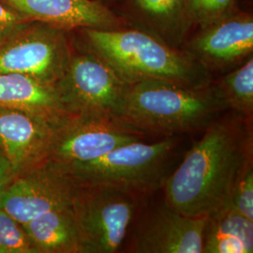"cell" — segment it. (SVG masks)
Masks as SVG:
<instances>
[{
  "label": "cell",
  "instance_id": "obj_1",
  "mask_svg": "<svg viewBox=\"0 0 253 253\" xmlns=\"http://www.w3.org/2000/svg\"><path fill=\"white\" fill-rule=\"evenodd\" d=\"M251 160L253 119L235 113L219 117L163 181L165 203L183 215L208 217L229 202L235 181Z\"/></svg>",
  "mask_w": 253,
  "mask_h": 253
},
{
  "label": "cell",
  "instance_id": "obj_2",
  "mask_svg": "<svg viewBox=\"0 0 253 253\" xmlns=\"http://www.w3.org/2000/svg\"><path fill=\"white\" fill-rule=\"evenodd\" d=\"M72 33L77 45L98 55L126 84L164 81L200 86L214 79L187 51L167 45L133 27L79 28Z\"/></svg>",
  "mask_w": 253,
  "mask_h": 253
},
{
  "label": "cell",
  "instance_id": "obj_3",
  "mask_svg": "<svg viewBox=\"0 0 253 253\" xmlns=\"http://www.w3.org/2000/svg\"><path fill=\"white\" fill-rule=\"evenodd\" d=\"M226 110L214 79L200 86L144 81L127 85L120 118L146 134L167 137L205 130Z\"/></svg>",
  "mask_w": 253,
  "mask_h": 253
},
{
  "label": "cell",
  "instance_id": "obj_4",
  "mask_svg": "<svg viewBox=\"0 0 253 253\" xmlns=\"http://www.w3.org/2000/svg\"><path fill=\"white\" fill-rule=\"evenodd\" d=\"M179 144L177 136L126 144L89 163L61 167L79 185L109 184L146 194L162 187L167 166Z\"/></svg>",
  "mask_w": 253,
  "mask_h": 253
},
{
  "label": "cell",
  "instance_id": "obj_5",
  "mask_svg": "<svg viewBox=\"0 0 253 253\" xmlns=\"http://www.w3.org/2000/svg\"><path fill=\"white\" fill-rule=\"evenodd\" d=\"M144 196L116 185H80L73 209L83 253H117L126 239Z\"/></svg>",
  "mask_w": 253,
  "mask_h": 253
},
{
  "label": "cell",
  "instance_id": "obj_6",
  "mask_svg": "<svg viewBox=\"0 0 253 253\" xmlns=\"http://www.w3.org/2000/svg\"><path fill=\"white\" fill-rule=\"evenodd\" d=\"M127 85L98 55L73 41L68 67L55 87L72 116L120 118Z\"/></svg>",
  "mask_w": 253,
  "mask_h": 253
},
{
  "label": "cell",
  "instance_id": "obj_7",
  "mask_svg": "<svg viewBox=\"0 0 253 253\" xmlns=\"http://www.w3.org/2000/svg\"><path fill=\"white\" fill-rule=\"evenodd\" d=\"M73 48L72 31L30 22L0 45V73H19L55 86Z\"/></svg>",
  "mask_w": 253,
  "mask_h": 253
},
{
  "label": "cell",
  "instance_id": "obj_8",
  "mask_svg": "<svg viewBox=\"0 0 253 253\" xmlns=\"http://www.w3.org/2000/svg\"><path fill=\"white\" fill-rule=\"evenodd\" d=\"M147 134L111 116H71L54 127L49 161L61 167L89 163Z\"/></svg>",
  "mask_w": 253,
  "mask_h": 253
},
{
  "label": "cell",
  "instance_id": "obj_9",
  "mask_svg": "<svg viewBox=\"0 0 253 253\" xmlns=\"http://www.w3.org/2000/svg\"><path fill=\"white\" fill-rule=\"evenodd\" d=\"M79 184L58 164L48 161L17 176L0 197V208L22 225L54 208L73 206Z\"/></svg>",
  "mask_w": 253,
  "mask_h": 253
},
{
  "label": "cell",
  "instance_id": "obj_10",
  "mask_svg": "<svg viewBox=\"0 0 253 253\" xmlns=\"http://www.w3.org/2000/svg\"><path fill=\"white\" fill-rule=\"evenodd\" d=\"M214 77L253 55V13L238 9L226 17L195 27L182 47Z\"/></svg>",
  "mask_w": 253,
  "mask_h": 253
},
{
  "label": "cell",
  "instance_id": "obj_11",
  "mask_svg": "<svg viewBox=\"0 0 253 253\" xmlns=\"http://www.w3.org/2000/svg\"><path fill=\"white\" fill-rule=\"evenodd\" d=\"M208 217L183 215L168 206L150 211L141 221L130 252L137 253H203Z\"/></svg>",
  "mask_w": 253,
  "mask_h": 253
},
{
  "label": "cell",
  "instance_id": "obj_12",
  "mask_svg": "<svg viewBox=\"0 0 253 253\" xmlns=\"http://www.w3.org/2000/svg\"><path fill=\"white\" fill-rule=\"evenodd\" d=\"M54 127L28 113L0 109V149L16 177L49 161Z\"/></svg>",
  "mask_w": 253,
  "mask_h": 253
},
{
  "label": "cell",
  "instance_id": "obj_13",
  "mask_svg": "<svg viewBox=\"0 0 253 253\" xmlns=\"http://www.w3.org/2000/svg\"><path fill=\"white\" fill-rule=\"evenodd\" d=\"M128 27L182 49L194 29L189 0H117L110 6Z\"/></svg>",
  "mask_w": 253,
  "mask_h": 253
},
{
  "label": "cell",
  "instance_id": "obj_14",
  "mask_svg": "<svg viewBox=\"0 0 253 253\" xmlns=\"http://www.w3.org/2000/svg\"><path fill=\"white\" fill-rule=\"evenodd\" d=\"M29 22L44 23L67 31L79 28L118 29L126 24L108 7L94 0H0Z\"/></svg>",
  "mask_w": 253,
  "mask_h": 253
},
{
  "label": "cell",
  "instance_id": "obj_15",
  "mask_svg": "<svg viewBox=\"0 0 253 253\" xmlns=\"http://www.w3.org/2000/svg\"><path fill=\"white\" fill-rule=\"evenodd\" d=\"M0 109L26 112L54 127L72 116L54 85L19 73H0Z\"/></svg>",
  "mask_w": 253,
  "mask_h": 253
},
{
  "label": "cell",
  "instance_id": "obj_16",
  "mask_svg": "<svg viewBox=\"0 0 253 253\" xmlns=\"http://www.w3.org/2000/svg\"><path fill=\"white\" fill-rule=\"evenodd\" d=\"M23 227L38 253H83L73 206L49 210Z\"/></svg>",
  "mask_w": 253,
  "mask_h": 253
},
{
  "label": "cell",
  "instance_id": "obj_17",
  "mask_svg": "<svg viewBox=\"0 0 253 253\" xmlns=\"http://www.w3.org/2000/svg\"><path fill=\"white\" fill-rule=\"evenodd\" d=\"M253 221L229 203L209 215L204 236L203 253H252Z\"/></svg>",
  "mask_w": 253,
  "mask_h": 253
},
{
  "label": "cell",
  "instance_id": "obj_18",
  "mask_svg": "<svg viewBox=\"0 0 253 253\" xmlns=\"http://www.w3.org/2000/svg\"><path fill=\"white\" fill-rule=\"evenodd\" d=\"M227 109L248 119L253 117V55L244 63L214 78Z\"/></svg>",
  "mask_w": 253,
  "mask_h": 253
},
{
  "label": "cell",
  "instance_id": "obj_19",
  "mask_svg": "<svg viewBox=\"0 0 253 253\" xmlns=\"http://www.w3.org/2000/svg\"><path fill=\"white\" fill-rule=\"evenodd\" d=\"M0 253H38L23 225L0 208Z\"/></svg>",
  "mask_w": 253,
  "mask_h": 253
},
{
  "label": "cell",
  "instance_id": "obj_20",
  "mask_svg": "<svg viewBox=\"0 0 253 253\" xmlns=\"http://www.w3.org/2000/svg\"><path fill=\"white\" fill-rule=\"evenodd\" d=\"M193 27H201L237 11V0H189Z\"/></svg>",
  "mask_w": 253,
  "mask_h": 253
},
{
  "label": "cell",
  "instance_id": "obj_21",
  "mask_svg": "<svg viewBox=\"0 0 253 253\" xmlns=\"http://www.w3.org/2000/svg\"><path fill=\"white\" fill-rule=\"evenodd\" d=\"M228 203L253 221V160L247 163L239 173Z\"/></svg>",
  "mask_w": 253,
  "mask_h": 253
},
{
  "label": "cell",
  "instance_id": "obj_22",
  "mask_svg": "<svg viewBox=\"0 0 253 253\" xmlns=\"http://www.w3.org/2000/svg\"><path fill=\"white\" fill-rule=\"evenodd\" d=\"M29 23L0 2V45Z\"/></svg>",
  "mask_w": 253,
  "mask_h": 253
},
{
  "label": "cell",
  "instance_id": "obj_23",
  "mask_svg": "<svg viewBox=\"0 0 253 253\" xmlns=\"http://www.w3.org/2000/svg\"><path fill=\"white\" fill-rule=\"evenodd\" d=\"M16 178L8 159L0 149V197Z\"/></svg>",
  "mask_w": 253,
  "mask_h": 253
},
{
  "label": "cell",
  "instance_id": "obj_24",
  "mask_svg": "<svg viewBox=\"0 0 253 253\" xmlns=\"http://www.w3.org/2000/svg\"><path fill=\"white\" fill-rule=\"evenodd\" d=\"M94 1L99 2L100 4H102V5H104V6L110 8V6H111L112 4H114L117 0H94Z\"/></svg>",
  "mask_w": 253,
  "mask_h": 253
}]
</instances>
